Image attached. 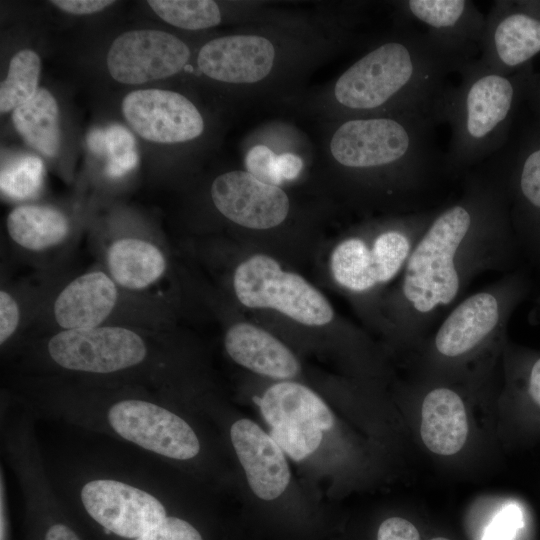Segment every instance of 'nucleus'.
I'll use <instances>...</instances> for the list:
<instances>
[{
  "label": "nucleus",
  "mask_w": 540,
  "mask_h": 540,
  "mask_svg": "<svg viewBox=\"0 0 540 540\" xmlns=\"http://www.w3.org/2000/svg\"><path fill=\"white\" fill-rule=\"evenodd\" d=\"M12 399L31 416L110 436L164 462L187 463L202 444L168 394L128 380L24 375Z\"/></svg>",
  "instance_id": "nucleus-1"
},
{
  "label": "nucleus",
  "mask_w": 540,
  "mask_h": 540,
  "mask_svg": "<svg viewBox=\"0 0 540 540\" xmlns=\"http://www.w3.org/2000/svg\"><path fill=\"white\" fill-rule=\"evenodd\" d=\"M503 207L494 179L468 177L461 198L437 210L413 247L395 293L390 327H425L456 300L471 277L496 268Z\"/></svg>",
  "instance_id": "nucleus-2"
},
{
  "label": "nucleus",
  "mask_w": 540,
  "mask_h": 540,
  "mask_svg": "<svg viewBox=\"0 0 540 540\" xmlns=\"http://www.w3.org/2000/svg\"><path fill=\"white\" fill-rule=\"evenodd\" d=\"M439 124L436 108L337 118L327 155L357 198L417 211L419 197L447 172L435 139Z\"/></svg>",
  "instance_id": "nucleus-3"
},
{
  "label": "nucleus",
  "mask_w": 540,
  "mask_h": 540,
  "mask_svg": "<svg viewBox=\"0 0 540 540\" xmlns=\"http://www.w3.org/2000/svg\"><path fill=\"white\" fill-rule=\"evenodd\" d=\"M467 62L422 30L403 25L338 76L328 106L336 119L433 109L448 76Z\"/></svg>",
  "instance_id": "nucleus-4"
},
{
  "label": "nucleus",
  "mask_w": 540,
  "mask_h": 540,
  "mask_svg": "<svg viewBox=\"0 0 540 540\" xmlns=\"http://www.w3.org/2000/svg\"><path fill=\"white\" fill-rule=\"evenodd\" d=\"M158 333L124 324L55 331L27 345L21 357L27 375L136 381L169 394L173 360Z\"/></svg>",
  "instance_id": "nucleus-5"
},
{
  "label": "nucleus",
  "mask_w": 540,
  "mask_h": 540,
  "mask_svg": "<svg viewBox=\"0 0 540 540\" xmlns=\"http://www.w3.org/2000/svg\"><path fill=\"white\" fill-rule=\"evenodd\" d=\"M458 73L459 83L448 85L436 103L441 124L450 128L446 170L455 175L498 153L517 96L512 77L488 68L479 59L468 61Z\"/></svg>",
  "instance_id": "nucleus-6"
},
{
  "label": "nucleus",
  "mask_w": 540,
  "mask_h": 540,
  "mask_svg": "<svg viewBox=\"0 0 540 540\" xmlns=\"http://www.w3.org/2000/svg\"><path fill=\"white\" fill-rule=\"evenodd\" d=\"M436 210L392 215L341 239L329 256L333 281L344 291L365 296L391 282L404 266Z\"/></svg>",
  "instance_id": "nucleus-7"
},
{
  "label": "nucleus",
  "mask_w": 540,
  "mask_h": 540,
  "mask_svg": "<svg viewBox=\"0 0 540 540\" xmlns=\"http://www.w3.org/2000/svg\"><path fill=\"white\" fill-rule=\"evenodd\" d=\"M231 289L243 307L272 310L300 325L320 328L336 320L333 306L317 287L265 253H253L235 265Z\"/></svg>",
  "instance_id": "nucleus-8"
},
{
  "label": "nucleus",
  "mask_w": 540,
  "mask_h": 540,
  "mask_svg": "<svg viewBox=\"0 0 540 540\" xmlns=\"http://www.w3.org/2000/svg\"><path fill=\"white\" fill-rule=\"evenodd\" d=\"M129 475L93 472L71 491L83 513L104 532L135 540L170 516L157 485Z\"/></svg>",
  "instance_id": "nucleus-9"
},
{
  "label": "nucleus",
  "mask_w": 540,
  "mask_h": 540,
  "mask_svg": "<svg viewBox=\"0 0 540 540\" xmlns=\"http://www.w3.org/2000/svg\"><path fill=\"white\" fill-rule=\"evenodd\" d=\"M150 301L121 289L102 267L86 270L49 291L41 308L51 332L93 328L107 324L143 327L129 309H155L152 305L131 306ZM148 329V328H146ZM152 330V329H151Z\"/></svg>",
  "instance_id": "nucleus-10"
},
{
  "label": "nucleus",
  "mask_w": 540,
  "mask_h": 540,
  "mask_svg": "<svg viewBox=\"0 0 540 540\" xmlns=\"http://www.w3.org/2000/svg\"><path fill=\"white\" fill-rule=\"evenodd\" d=\"M270 436L294 461L311 455L320 445L323 432L334 425L325 402L310 388L297 382L281 381L255 397Z\"/></svg>",
  "instance_id": "nucleus-11"
},
{
  "label": "nucleus",
  "mask_w": 540,
  "mask_h": 540,
  "mask_svg": "<svg viewBox=\"0 0 540 540\" xmlns=\"http://www.w3.org/2000/svg\"><path fill=\"white\" fill-rule=\"evenodd\" d=\"M286 52L277 36L244 32L206 42L198 52L197 65L208 78L247 91L275 79L285 68Z\"/></svg>",
  "instance_id": "nucleus-12"
},
{
  "label": "nucleus",
  "mask_w": 540,
  "mask_h": 540,
  "mask_svg": "<svg viewBox=\"0 0 540 540\" xmlns=\"http://www.w3.org/2000/svg\"><path fill=\"white\" fill-rule=\"evenodd\" d=\"M210 197L223 218L252 231L281 227L293 209L282 187L260 181L246 170H231L218 175L212 181Z\"/></svg>",
  "instance_id": "nucleus-13"
},
{
  "label": "nucleus",
  "mask_w": 540,
  "mask_h": 540,
  "mask_svg": "<svg viewBox=\"0 0 540 540\" xmlns=\"http://www.w3.org/2000/svg\"><path fill=\"white\" fill-rule=\"evenodd\" d=\"M191 52L173 34L152 29L132 30L118 36L107 54L110 75L124 84H141L179 73Z\"/></svg>",
  "instance_id": "nucleus-14"
},
{
  "label": "nucleus",
  "mask_w": 540,
  "mask_h": 540,
  "mask_svg": "<svg viewBox=\"0 0 540 540\" xmlns=\"http://www.w3.org/2000/svg\"><path fill=\"white\" fill-rule=\"evenodd\" d=\"M127 123L145 140L177 144L198 138L204 119L184 95L161 89H142L127 94L122 101Z\"/></svg>",
  "instance_id": "nucleus-15"
},
{
  "label": "nucleus",
  "mask_w": 540,
  "mask_h": 540,
  "mask_svg": "<svg viewBox=\"0 0 540 540\" xmlns=\"http://www.w3.org/2000/svg\"><path fill=\"white\" fill-rule=\"evenodd\" d=\"M403 19L412 21L433 40L470 61L479 52L486 15L467 0H405L396 4Z\"/></svg>",
  "instance_id": "nucleus-16"
},
{
  "label": "nucleus",
  "mask_w": 540,
  "mask_h": 540,
  "mask_svg": "<svg viewBox=\"0 0 540 540\" xmlns=\"http://www.w3.org/2000/svg\"><path fill=\"white\" fill-rule=\"evenodd\" d=\"M479 60L504 75L540 52V18L495 1L486 15Z\"/></svg>",
  "instance_id": "nucleus-17"
},
{
  "label": "nucleus",
  "mask_w": 540,
  "mask_h": 540,
  "mask_svg": "<svg viewBox=\"0 0 540 540\" xmlns=\"http://www.w3.org/2000/svg\"><path fill=\"white\" fill-rule=\"evenodd\" d=\"M101 266L125 292L156 301L154 289L169 272L164 245L140 235H117L99 246Z\"/></svg>",
  "instance_id": "nucleus-18"
},
{
  "label": "nucleus",
  "mask_w": 540,
  "mask_h": 540,
  "mask_svg": "<svg viewBox=\"0 0 540 540\" xmlns=\"http://www.w3.org/2000/svg\"><path fill=\"white\" fill-rule=\"evenodd\" d=\"M503 317V302L496 286L470 295L441 322L434 335V347L446 358L465 356L495 336Z\"/></svg>",
  "instance_id": "nucleus-19"
},
{
  "label": "nucleus",
  "mask_w": 540,
  "mask_h": 540,
  "mask_svg": "<svg viewBox=\"0 0 540 540\" xmlns=\"http://www.w3.org/2000/svg\"><path fill=\"white\" fill-rule=\"evenodd\" d=\"M229 434L255 495L263 500L279 497L290 481L289 466L281 447L249 419L235 421Z\"/></svg>",
  "instance_id": "nucleus-20"
},
{
  "label": "nucleus",
  "mask_w": 540,
  "mask_h": 540,
  "mask_svg": "<svg viewBox=\"0 0 540 540\" xmlns=\"http://www.w3.org/2000/svg\"><path fill=\"white\" fill-rule=\"evenodd\" d=\"M224 348L238 365L272 379L285 381L300 371L299 361L282 341L247 321H236L227 327Z\"/></svg>",
  "instance_id": "nucleus-21"
},
{
  "label": "nucleus",
  "mask_w": 540,
  "mask_h": 540,
  "mask_svg": "<svg viewBox=\"0 0 540 540\" xmlns=\"http://www.w3.org/2000/svg\"><path fill=\"white\" fill-rule=\"evenodd\" d=\"M6 230L14 247L36 258L49 257L68 247L72 235L69 218L46 205L23 204L6 218Z\"/></svg>",
  "instance_id": "nucleus-22"
},
{
  "label": "nucleus",
  "mask_w": 540,
  "mask_h": 540,
  "mask_svg": "<svg viewBox=\"0 0 540 540\" xmlns=\"http://www.w3.org/2000/svg\"><path fill=\"white\" fill-rule=\"evenodd\" d=\"M421 438L425 446L438 455H453L464 446L468 420L462 398L447 387L429 391L421 410Z\"/></svg>",
  "instance_id": "nucleus-23"
},
{
  "label": "nucleus",
  "mask_w": 540,
  "mask_h": 540,
  "mask_svg": "<svg viewBox=\"0 0 540 540\" xmlns=\"http://www.w3.org/2000/svg\"><path fill=\"white\" fill-rule=\"evenodd\" d=\"M16 479L27 513L40 528V540H82L64 519L58 495L41 462H30L18 469Z\"/></svg>",
  "instance_id": "nucleus-24"
},
{
  "label": "nucleus",
  "mask_w": 540,
  "mask_h": 540,
  "mask_svg": "<svg viewBox=\"0 0 540 540\" xmlns=\"http://www.w3.org/2000/svg\"><path fill=\"white\" fill-rule=\"evenodd\" d=\"M12 121L20 136L41 154L52 157L58 153V105L47 89L39 88L33 98L14 109Z\"/></svg>",
  "instance_id": "nucleus-25"
},
{
  "label": "nucleus",
  "mask_w": 540,
  "mask_h": 540,
  "mask_svg": "<svg viewBox=\"0 0 540 540\" xmlns=\"http://www.w3.org/2000/svg\"><path fill=\"white\" fill-rule=\"evenodd\" d=\"M41 61L38 54L24 49L9 63L7 77L0 86V111L6 113L28 102L39 89Z\"/></svg>",
  "instance_id": "nucleus-26"
},
{
  "label": "nucleus",
  "mask_w": 540,
  "mask_h": 540,
  "mask_svg": "<svg viewBox=\"0 0 540 540\" xmlns=\"http://www.w3.org/2000/svg\"><path fill=\"white\" fill-rule=\"evenodd\" d=\"M148 5L165 22L185 30H203L219 25L222 13L212 0H149Z\"/></svg>",
  "instance_id": "nucleus-27"
},
{
  "label": "nucleus",
  "mask_w": 540,
  "mask_h": 540,
  "mask_svg": "<svg viewBox=\"0 0 540 540\" xmlns=\"http://www.w3.org/2000/svg\"><path fill=\"white\" fill-rule=\"evenodd\" d=\"M36 294L28 295L25 291L2 286L0 290V345L2 350L16 341L29 321L38 315L44 304L28 301L36 298ZM47 297V296H46Z\"/></svg>",
  "instance_id": "nucleus-28"
},
{
  "label": "nucleus",
  "mask_w": 540,
  "mask_h": 540,
  "mask_svg": "<svg viewBox=\"0 0 540 540\" xmlns=\"http://www.w3.org/2000/svg\"><path fill=\"white\" fill-rule=\"evenodd\" d=\"M44 164L35 156H23L2 168L0 188L2 194L13 200L35 197L43 186Z\"/></svg>",
  "instance_id": "nucleus-29"
},
{
  "label": "nucleus",
  "mask_w": 540,
  "mask_h": 540,
  "mask_svg": "<svg viewBox=\"0 0 540 540\" xmlns=\"http://www.w3.org/2000/svg\"><path fill=\"white\" fill-rule=\"evenodd\" d=\"M105 173L118 179L131 172L138 164L134 136L123 126L112 124L105 128Z\"/></svg>",
  "instance_id": "nucleus-30"
},
{
  "label": "nucleus",
  "mask_w": 540,
  "mask_h": 540,
  "mask_svg": "<svg viewBox=\"0 0 540 540\" xmlns=\"http://www.w3.org/2000/svg\"><path fill=\"white\" fill-rule=\"evenodd\" d=\"M277 156L268 145L256 143L245 153L244 170L260 181L282 187L277 174Z\"/></svg>",
  "instance_id": "nucleus-31"
},
{
  "label": "nucleus",
  "mask_w": 540,
  "mask_h": 540,
  "mask_svg": "<svg viewBox=\"0 0 540 540\" xmlns=\"http://www.w3.org/2000/svg\"><path fill=\"white\" fill-rule=\"evenodd\" d=\"M517 185L524 200L540 210V147L525 155L518 170Z\"/></svg>",
  "instance_id": "nucleus-32"
},
{
  "label": "nucleus",
  "mask_w": 540,
  "mask_h": 540,
  "mask_svg": "<svg viewBox=\"0 0 540 540\" xmlns=\"http://www.w3.org/2000/svg\"><path fill=\"white\" fill-rule=\"evenodd\" d=\"M135 540H203L190 522L170 515L162 524Z\"/></svg>",
  "instance_id": "nucleus-33"
},
{
  "label": "nucleus",
  "mask_w": 540,
  "mask_h": 540,
  "mask_svg": "<svg viewBox=\"0 0 540 540\" xmlns=\"http://www.w3.org/2000/svg\"><path fill=\"white\" fill-rule=\"evenodd\" d=\"M520 510L510 505L502 510L486 529L482 540H512L521 524Z\"/></svg>",
  "instance_id": "nucleus-34"
},
{
  "label": "nucleus",
  "mask_w": 540,
  "mask_h": 540,
  "mask_svg": "<svg viewBox=\"0 0 540 540\" xmlns=\"http://www.w3.org/2000/svg\"><path fill=\"white\" fill-rule=\"evenodd\" d=\"M377 540H420V534L410 521L391 517L381 523Z\"/></svg>",
  "instance_id": "nucleus-35"
},
{
  "label": "nucleus",
  "mask_w": 540,
  "mask_h": 540,
  "mask_svg": "<svg viewBox=\"0 0 540 540\" xmlns=\"http://www.w3.org/2000/svg\"><path fill=\"white\" fill-rule=\"evenodd\" d=\"M304 169L303 158L293 152L284 151L277 156V174L281 186L286 182H293L298 179Z\"/></svg>",
  "instance_id": "nucleus-36"
},
{
  "label": "nucleus",
  "mask_w": 540,
  "mask_h": 540,
  "mask_svg": "<svg viewBox=\"0 0 540 540\" xmlns=\"http://www.w3.org/2000/svg\"><path fill=\"white\" fill-rule=\"evenodd\" d=\"M53 5L59 9L76 15L99 12L114 3L109 0H53Z\"/></svg>",
  "instance_id": "nucleus-37"
},
{
  "label": "nucleus",
  "mask_w": 540,
  "mask_h": 540,
  "mask_svg": "<svg viewBox=\"0 0 540 540\" xmlns=\"http://www.w3.org/2000/svg\"><path fill=\"white\" fill-rule=\"evenodd\" d=\"M88 148L96 155L105 156V129L91 130L86 139Z\"/></svg>",
  "instance_id": "nucleus-38"
},
{
  "label": "nucleus",
  "mask_w": 540,
  "mask_h": 540,
  "mask_svg": "<svg viewBox=\"0 0 540 540\" xmlns=\"http://www.w3.org/2000/svg\"><path fill=\"white\" fill-rule=\"evenodd\" d=\"M528 391L533 401L540 407V358L531 369Z\"/></svg>",
  "instance_id": "nucleus-39"
},
{
  "label": "nucleus",
  "mask_w": 540,
  "mask_h": 540,
  "mask_svg": "<svg viewBox=\"0 0 540 540\" xmlns=\"http://www.w3.org/2000/svg\"><path fill=\"white\" fill-rule=\"evenodd\" d=\"M431 540H450V539H447L445 537H435V538H433Z\"/></svg>",
  "instance_id": "nucleus-40"
}]
</instances>
